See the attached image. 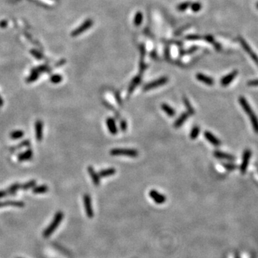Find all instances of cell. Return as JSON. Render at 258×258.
Listing matches in <instances>:
<instances>
[{"mask_svg":"<svg viewBox=\"0 0 258 258\" xmlns=\"http://www.w3.org/2000/svg\"><path fill=\"white\" fill-rule=\"evenodd\" d=\"M239 103L244 111L245 112L246 114L250 118V121L251 122L252 126H253V129L254 131L257 134H258V118L256 116V114L253 108H251L250 105L248 103L247 100L244 98V96L239 97Z\"/></svg>","mask_w":258,"mask_h":258,"instance_id":"6da1fadb","label":"cell"},{"mask_svg":"<svg viewBox=\"0 0 258 258\" xmlns=\"http://www.w3.org/2000/svg\"><path fill=\"white\" fill-rule=\"evenodd\" d=\"M64 217V214L62 211H59L56 213L55 217H54L53 220L50 223V224L44 230L43 232V237L44 238H48L52 235V234L55 232L56 229L60 225Z\"/></svg>","mask_w":258,"mask_h":258,"instance_id":"7a4b0ae2","label":"cell"},{"mask_svg":"<svg viewBox=\"0 0 258 258\" xmlns=\"http://www.w3.org/2000/svg\"><path fill=\"white\" fill-rule=\"evenodd\" d=\"M111 156H128L131 158H136L139 156V151L133 149H113L110 150Z\"/></svg>","mask_w":258,"mask_h":258,"instance_id":"3957f363","label":"cell"},{"mask_svg":"<svg viewBox=\"0 0 258 258\" xmlns=\"http://www.w3.org/2000/svg\"><path fill=\"white\" fill-rule=\"evenodd\" d=\"M168 77H160V78L157 79V80H155L154 81H152V82H150L149 83H147V84H145L144 86H143V90L144 91H147L149 90H152V89L158 88V87L162 86V85H164L166 84V83H168Z\"/></svg>","mask_w":258,"mask_h":258,"instance_id":"277c9868","label":"cell"},{"mask_svg":"<svg viewBox=\"0 0 258 258\" xmlns=\"http://www.w3.org/2000/svg\"><path fill=\"white\" fill-rule=\"evenodd\" d=\"M252 156V151L250 149H245L243 152V155H242V161L241 164L240 166V172L242 174H245V172L247 171L248 165H249L250 158Z\"/></svg>","mask_w":258,"mask_h":258,"instance_id":"5b68a950","label":"cell"},{"mask_svg":"<svg viewBox=\"0 0 258 258\" xmlns=\"http://www.w3.org/2000/svg\"><path fill=\"white\" fill-rule=\"evenodd\" d=\"M83 204H84L85 213L89 218H93L94 216L93 209L92 207V201H91V198L90 195L88 194H85L83 196Z\"/></svg>","mask_w":258,"mask_h":258,"instance_id":"8992f818","label":"cell"},{"mask_svg":"<svg viewBox=\"0 0 258 258\" xmlns=\"http://www.w3.org/2000/svg\"><path fill=\"white\" fill-rule=\"evenodd\" d=\"M149 197L153 199V201L155 203L158 204H164L166 200V198L164 194L156 191V190H151L149 191Z\"/></svg>","mask_w":258,"mask_h":258,"instance_id":"52a82bcc","label":"cell"},{"mask_svg":"<svg viewBox=\"0 0 258 258\" xmlns=\"http://www.w3.org/2000/svg\"><path fill=\"white\" fill-rule=\"evenodd\" d=\"M240 43L242 44V47L244 48V50H245L246 52H247V53L250 56V57H251L252 59H253V60L255 61V63L258 65V57H257V56L256 55V54L253 52V50H252V49L250 48V47L249 46V44H248L247 42L244 41V40H243L242 38H240Z\"/></svg>","mask_w":258,"mask_h":258,"instance_id":"ba28073f","label":"cell"},{"mask_svg":"<svg viewBox=\"0 0 258 258\" xmlns=\"http://www.w3.org/2000/svg\"><path fill=\"white\" fill-rule=\"evenodd\" d=\"M238 74V72L237 70L232 71V73H229L228 75H227L226 76L223 77L220 80V83L223 87L227 86L228 85H230L232 81L234 80V79L237 77V75Z\"/></svg>","mask_w":258,"mask_h":258,"instance_id":"9c48e42d","label":"cell"},{"mask_svg":"<svg viewBox=\"0 0 258 258\" xmlns=\"http://www.w3.org/2000/svg\"><path fill=\"white\" fill-rule=\"evenodd\" d=\"M204 136L205 139L211 143V145H214V146H220L221 145V141L218 138H217L215 136L211 133L210 131H206L204 133Z\"/></svg>","mask_w":258,"mask_h":258,"instance_id":"30bf717a","label":"cell"},{"mask_svg":"<svg viewBox=\"0 0 258 258\" xmlns=\"http://www.w3.org/2000/svg\"><path fill=\"white\" fill-rule=\"evenodd\" d=\"M5 207H24V203L22 201H15V200H7L6 201H0V208Z\"/></svg>","mask_w":258,"mask_h":258,"instance_id":"8fae6325","label":"cell"},{"mask_svg":"<svg viewBox=\"0 0 258 258\" xmlns=\"http://www.w3.org/2000/svg\"><path fill=\"white\" fill-rule=\"evenodd\" d=\"M214 156L216 157L217 158H219V159H224L230 161V162H233L236 158L233 155L220 151H215L214 152Z\"/></svg>","mask_w":258,"mask_h":258,"instance_id":"7c38bea8","label":"cell"},{"mask_svg":"<svg viewBox=\"0 0 258 258\" xmlns=\"http://www.w3.org/2000/svg\"><path fill=\"white\" fill-rule=\"evenodd\" d=\"M106 126H107L108 131H109V132L111 133V134L113 135L117 134L118 130L117 126H116V121L114 120V118H108L107 119H106Z\"/></svg>","mask_w":258,"mask_h":258,"instance_id":"4fadbf2b","label":"cell"},{"mask_svg":"<svg viewBox=\"0 0 258 258\" xmlns=\"http://www.w3.org/2000/svg\"><path fill=\"white\" fill-rule=\"evenodd\" d=\"M35 136L38 141H41L43 136V123L40 120L35 122Z\"/></svg>","mask_w":258,"mask_h":258,"instance_id":"5bb4252c","label":"cell"},{"mask_svg":"<svg viewBox=\"0 0 258 258\" xmlns=\"http://www.w3.org/2000/svg\"><path fill=\"white\" fill-rule=\"evenodd\" d=\"M88 171L90 176L91 177L93 182L96 186H99L100 183V177L99 174L95 171L93 167L91 166H89L88 167Z\"/></svg>","mask_w":258,"mask_h":258,"instance_id":"9a60e30c","label":"cell"},{"mask_svg":"<svg viewBox=\"0 0 258 258\" xmlns=\"http://www.w3.org/2000/svg\"><path fill=\"white\" fill-rule=\"evenodd\" d=\"M196 77H197L198 80L207 85H212L214 84V79L211 78V77L207 76V75H204L202 73H197V75H196Z\"/></svg>","mask_w":258,"mask_h":258,"instance_id":"2e32d148","label":"cell"},{"mask_svg":"<svg viewBox=\"0 0 258 258\" xmlns=\"http://www.w3.org/2000/svg\"><path fill=\"white\" fill-rule=\"evenodd\" d=\"M189 116V114L187 112H186V113H182L181 115H180L179 117L176 120V121L174 122V127H175L176 129H178V128L181 127V126L185 123V121H187V119Z\"/></svg>","mask_w":258,"mask_h":258,"instance_id":"e0dca14e","label":"cell"},{"mask_svg":"<svg viewBox=\"0 0 258 258\" xmlns=\"http://www.w3.org/2000/svg\"><path fill=\"white\" fill-rule=\"evenodd\" d=\"M92 25H93V21L90 20V19H89V20H87L86 22H84V24H83L82 26L77 28L76 30L73 32V36L78 35L80 33H82L83 32H84V31L88 30V29L90 28V27L92 26Z\"/></svg>","mask_w":258,"mask_h":258,"instance_id":"ac0fdd59","label":"cell"},{"mask_svg":"<svg viewBox=\"0 0 258 258\" xmlns=\"http://www.w3.org/2000/svg\"><path fill=\"white\" fill-rule=\"evenodd\" d=\"M141 81V75H137V76H136L132 80L131 84L129 85V95H131V93H133V90H134L135 88H136L137 85L140 84Z\"/></svg>","mask_w":258,"mask_h":258,"instance_id":"d6986e66","label":"cell"},{"mask_svg":"<svg viewBox=\"0 0 258 258\" xmlns=\"http://www.w3.org/2000/svg\"><path fill=\"white\" fill-rule=\"evenodd\" d=\"M33 152L31 149H28L24 152L21 153L18 155V159L19 162H24V161L30 160L32 158Z\"/></svg>","mask_w":258,"mask_h":258,"instance_id":"ffe728a7","label":"cell"},{"mask_svg":"<svg viewBox=\"0 0 258 258\" xmlns=\"http://www.w3.org/2000/svg\"><path fill=\"white\" fill-rule=\"evenodd\" d=\"M161 107H162V109L164 110V113L169 116V117H174L176 115V111L173 108L171 107L169 105L164 103L162 104Z\"/></svg>","mask_w":258,"mask_h":258,"instance_id":"44dd1931","label":"cell"},{"mask_svg":"<svg viewBox=\"0 0 258 258\" xmlns=\"http://www.w3.org/2000/svg\"><path fill=\"white\" fill-rule=\"evenodd\" d=\"M116 170L114 168H106V169L100 170L99 171V176L100 177H107V176H110L112 175H114L116 174Z\"/></svg>","mask_w":258,"mask_h":258,"instance_id":"7402d4cb","label":"cell"},{"mask_svg":"<svg viewBox=\"0 0 258 258\" xmlns=\"http://www.w3.org/2000/svg\"><path fill=\"white\" fill-rule=\"evenodd\" d=\"M49 190L47 186L46 185H40L38 187H34L32 188V192L34 194H44L47 193Z\"/></svg>","mask_w":258,"mask_h":258,"instance_id":"603a6c76","label":"cell"},{"mask_svg":"<svg viewBox=\"0 0 258 258\" xmlns=\"http://www.w3.org/2000/svg\"><path fill=\"white\" fill-rule=\"evenodd\" d=\"M20 187L21 185L19 183H15L12 184V185H11L10 187L7 189V194H8L9 195H15V194L17 193V191H18L19 189H20Z\"/></svg>","mask_w":258,"mask_h":258,"instance_id":"cb8c5ba5","label":"cell"},{"mask_svg":"<svg viewBox=\"0 0 258 258\" xmlns=\"http://www.w3.org/2000/svg\"><path fill=\"white\" fill-rule=\"evenodd\" d=\"M24 131H21V130H16V131H14L12 132H11L10 133V138L11 139H13V140H17V139H21V138H22L24 136Z\"/></svg>","mask_w":258,"mask_h":258,"instance_id":"d4e9b609","label":"cell"},{"mask_svg":"<svg viewBox=\"0 0 258 258\" xmlns=\"http://www.w3.org/2000/svg\"><path fill=\"white\" fill-rule=\"evenodd\" d=\"M36 181L35 180H31L30 181L26 182V183L23 184L22 185H21L20 189L24 190V191H27V190L32 189L36 186Z\"/></svg>","mask_w":258,"mask_h":258,"instance_id":"484cf974","label":"cell"},{"mask_svg":"<svg viewBox=\"0 0 258 258\" xmlns=\"http://www.w3.org/2000/svg\"><path fill=\"white\" fill-rule=\"evenodd\" d=\"M183 102H184V105H185L186 108H187V109L188 110L187 113H189V115H194V113H195V111H194V110L192 106H191V105L190 104L189 100H188V98H187V97H184Z\"/></svg>","mask_w":258,"mask_h":258,"instance_id":"4316f807","label":"cell"},{"mask_svg":"<svg viewBox=\"0 0 258 258\" xmlns=\"http://www.w3.org/2000/svg\"><path fill=\"white\" fill-rule=\"evenodd\" d=\"M199 132H200V128L198 126H194L192 128V129H191V133H190V138H191L192 140H194V139H196L198 137V136H199Z\"/></svg>","mask_w":258,"mask_h":258,"instance_id":"83f0119b","label":"cell"},{"mask_svg":"<svg viewBox=\"0 0 258 258\" xmlns=\"http://www.w3.org/2000/svg\"><path fill=\"white\" fill-rule=\"evenodd\" d=\"M38 77H39L38 72H37L36 70H33L32 71V73H31L30 76L27 78V80H26L27 83H30L34 82V81H36L37 79L38 78Z\"/></svg>","mask_w":258,"mask_h":258,"instance_id":"f1b7e54d","label":"cell"},{"mask_svg":"<svg viewBox=\"0 0 258 258\" xmlns=\"http://www.w3.org/2000/svg\"><path fill=\"white\" fill-rule=\"evenodd\" d=\"M62 80H63V77H62L61 75L58 74H55L50 77V81H51V83H54V84L60 83L62 81Z\"/></svg>","mask_w":258,"mask_h":258,"instance_id":"f546056e","label":"cell"},{"mask_svg":"<svg viewBox=\"0 0 258 258\" xmlns=\"http://www.w3.org/2000/svg\"><path fill=\"white\" fill-rule=\"evenodd\" d=\"M30 145V141L29 140H24V141H23L22 142H21L20 143H19V145H16V146L13 147L12 151L17 150V149H21V148H22V147H29Z\"/></svg>","mask_w":258,"mask_h":258,"instance_id":"4dcf8cb0","label":"cell"},{"mask_svg":"<svg viewBox=\"0 0 258 258\" xmlns=\"http://www.w3.org/2000/svg\"><path fill=\"white\" fill-rule=\"evenodd\" d=\"M142 20H143V15L141 14V12L139 11V12H137V14L136 15L135 19H134V23L136 26H139V25L141 24V22H142Z\"/></svg>","mask_w":258,"mask_h":258,"instance_id":"1f68e13d","label":"cell"},{"mask_svg":"<svg viewBox=\"0 0 258 258\" xmlns=\"http://www.w3.org/2000/svg\"><path fill=\"white\" fill-rule=\"evenodd\" d=\"M222 166L227 171H233L237 168L236 165L232 164V163H224V164H222Z\"/></svg>","mask_w":258,"mask_h":258,"instance_id":"d6a6232c","label":"cell"},{"mask_svg":"<svg viewBox=\"0 0 258 258\" xmlns=\"http://www.w3.org/2000/svg\"><path fill=\"white\" fill-rule=\"evenodd\" d=\"M190 5H191V3L189 2H187L181 3V4H180V5L178 6L177 9L179 11H184V10H186V9H187L188 8V7H189Z\"/></svg>","mask_w":258,"mask_h":258,"instance_id":"836d02e7","label":"cell"},{"mask_svg":"<svg viewBox=\"0 0 258 258\" xmlns=\"http://www.w3.org/2000/svg\"><path fill=\"white\" fill-rule=\"evenodd\" d=\"M201 9V5L200 3L196 2L191 5V9H192L194 11H195V12L199 11Z\"/></svg>","mask_w":258,"mask_h":258,"instance_id":"e575fe53","label":"cell"},{"mask_svg":"<svg viewBox=\"0 0 258 258\" xmlns=\"http://www.w3.org/2000/svg\"><path fill=\"white\" fill-rule=\"evenodd\" d=\"M127 122L125 121V120H122V121L120 122V128H121V130L123 132H125L127 130Z\"/></svg>","mask_w":258,"mask_h":258,"instance_id":"d590c367","label":"cell"},{"mask_svg":"<svg viewBox=\"0 0 258 258\" xmlns=\"http://www.w3.org/2000/svg\"><path fill=\"white\" fill-rule=\"evenodd\" d=\"M247 85L249 86H258V79L257 80H250L247 83Z\"/></svg>","mask_w":258,"mask_h":258,"instance_id":"8d00e7d4","label":"cell"},{"mask_svg":"<svg viewBox=\"0 0 258 258\" xmlns=\"http://www.w3.org/2000/svg\"><path fill=\"white\" fill-rule=\"evenodd\" d=\"M8 195L7 190H0V199Z\"/></svg>","mask_w":258,"mask_h":258,"instance_id":"74e56055","label":"cell"},{"mask_svg":"<svg viewBox=\"0 0 258 258\" xmlns=\"http://www.w3.org/2000/svg\"><path fill=\"white\" fill-rule=\"evenodd\" d=\"M4 103V101L2 100V97L0 96V106H2Z\"/></svg>","mask_w":258,"mask_h":258,"instance_id":"f35d334b","label":"cell"},{"mask_svg":"<svg viewBox=\"0 0 258 258\" xmlns=\"http://www.w3.org/2000/svg\"><path fill=\"white\" fill-rule=\"evenodd\" d=\"M257 8H258V3L257 4Z\"/></svg>","mask_w":258,"mask_h":258,"instance_id":"ab89813d","label":"cell"}]
</instances>
